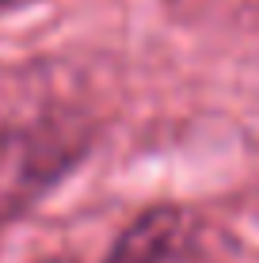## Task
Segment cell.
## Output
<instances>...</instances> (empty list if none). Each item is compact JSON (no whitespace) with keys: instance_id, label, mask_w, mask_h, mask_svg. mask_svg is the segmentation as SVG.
I'll return each mask as SVG.
<instances>
[{"instance_id":"obj_1","label":"cell","mask_w":259,"mask_h":263,"mask_svg":"<svg viewBox=\"0 0 259 263\" xmlns=\"http://www.w3.org/2000/svg\"><path fill=\"white\" fill-rule=\"evenodd\" d=\"M76 138L19 69L0 65V214H15L73 160Z\"/></svg>"},{"instance_id":"obj_2","label":"cell","mask_w":259,"mask_h":263,"mask_svg":"<svg viewBox=\"0 0 259 263\" xmlns=\"http://www.w3.org/2000/svg\"><path fill=\"white\" fill-rule=\"evenodd\" d=\"M202 221L183 210L160 206L130 225L118 237L107 263H198Z\"/></svg>"},{"instance_id":"obj_3","label":"cell","mask_w":259,"mask_h":263,"mask_svg":"<svg viewBox=\"0 0 259 263\" xmlns=\"http://www.w3.org/2000/svg\"><path fill=\"white\" fill-rule=\"evenodd\" d=\"M15 4H31V0H0V12H4V8H15Z\"/></svg>"},{"instance_id":"obj_4","label":"cell","mask_w":259,"mask_h":263,"mask_svg":"<svg viewBox=\"0 0 259 263\" xmlns=\"http://www.w3.org/2000/svg\"><path fill=\"white\" fill-rule=\"evenodd\" d=\"M42 263H73V259H42Z\"/></svg>"}]
</instances>
